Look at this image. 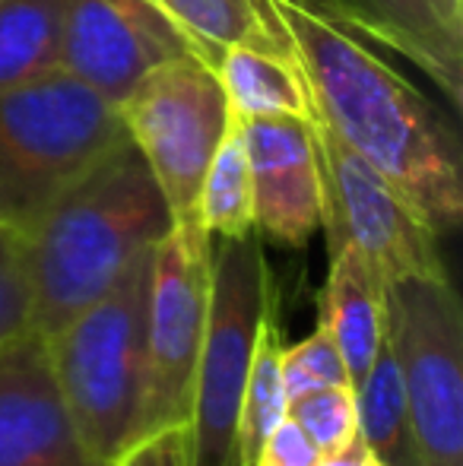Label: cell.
Here are the masks:
<instances>
[{
	"label": "cell",
	"instance_id": "cell-1",
	"mask_svg": "<svg viewBox=\"0 0 463 466\" xmlns=\"http://www.w3.org/2000/svg\"><path fill=\"white\" fill-rule=\"evenodd\" d=\"M292 45L317 117L362 156L435 235L463 219L458 130L343 19L298 0H267Z\"/></svg>",
	"mask_w": 463,
	"mask_h": 466
},
{
	"label": "cell",
	"instance_id": "cell-2",
	"mask_svg": "<svg viewBox=\"0 0 463 466\" xmlns=\"http://www.w3.org/2000/svg\"><path fill=\"white\" fill-rule=\"evenodd\" d=\"M175 226L130 140L108 149L23 232L32 333L48 337L89 308Z\"/></svg>",
	"mask_w": 463,
	"mask_h": 466
},
{
	"label": "cell",
	"instance_id": "cell-3",
	"mask_svg": "<svg viewBox=\"0 0 463 466\" xmlns=\"http://www.w3.org/2000/svg\"><path fill=\"white\" fill-rule=\"evenodd\" d=\"M153 248L143 251L102 299L83 308L61 330L42 337L51 378L76 431L108 466L140 441L143 429Z\"/></svg>",
	"mask_w": 463,
	"mask_h": 466
},
{
	"label": "cell",
	"instance_id": "cell-4",
	"mask_svg": "<svg viewBox=\"0 0 463 466\" xmlns=\"http://www.w3.org/2000/svg\"><path fill=\"white\" fill-rule=\"evenodd\" d=\"M121 140L117 105L61 67L0 93V222L25 232Z\"/></svg>",
	"mask_w": 463,
	"mask_h": 466
},
{
	"label": "cell",
	"instance_id": "cell-5",
	"mask_svg": "<svg viewBox=\"0 0 463 466\" xmlns=\"http://www.w3.org/2000/svg\"><path fill=\"white\" fill-rule=\"evenodd\" d=\"M277 305L260 235L216 238L213 299L194 374L191 416L181 431L185 466H238L235 435L260 320Z\"/></svg>",
	"mask_w": 463,
	"mask_h": 466
},
{
	"label": "cell",
	"instance_id": "cell-6",
	"mask_svg": "<svg viewBox=\"0 0 463 466\" xmlns=\"http://www.w3.org/2000/svg\"><path fill=\"white\" fill-rule=\"evenodd\" d=\"M384 333L407 397L419 466H463V311L451 277L384 286Z\"/></svg>",
	"mask_w": 463,
	"mask_h": 466
},
{
	"label": "cell",
	"instance_id": "cell-7",
	"mask_svg": "<svg viewBox=\"0 0 463 466\" xmlns=\"http://www.w3.org/2000/svg\"><path fill=\"white\" fill-rule=\"evenodd\" d=\"M216 238L178 219L153 248L146 299V397L140 438L185 431L213 299Z\"/></svg>",
	"mask_w": 463,
	"mask_h": 466
},
{
	"label": "cell",
	"instance_id": "cell-8",
	"mask_svg": "<svg viewBox=\"0 0 463 466\" xmlns=\"http://www.w3.org/2000/svg\"><path fill=\"white\" fill-rule=\"evenodd\" d=\"M117 115L175 222L197 219L200 181L232 121L216 70L197 55L162 61L130 89Z\"/></svg>",
	"mask_w": 463,
	"mask_h": 466
},
{
	"label": "cell",
	"instance_id": "cell-9",
	"mask_svg": "<svg viewBox=\"0 0 463 466\" xmlns=\"http://www.w3.org/2000/svg\"><path fill=\"white\" fill-rule=\"evenodd\" d=\"M321 162L324 219L330 251L352 248L375 277H445L438 235L362 156H356L321 117L311 121Z\"/></svg>",
	"mask_w": 463,
	"mask_h": 466
},
{
	"label": "cell",
	"instance_id": "cell-10",
	"mask_svg": "<svg viewBox=\"0 0 463 466\" xmlns=\"http://www.w3.org/2000/svg\"><path fill=\"white\" fill-rule=\"evenodd\" d=\"M194 55L153 0H64L57 67L112 105L162 61Z\"/></svg>",
	"mask_w": 463,
	"mask_h": 466
},
{
	"label": "cell",
	"instance_id": "cell-11",
	"mask_svg": "<svg viewBox=\"0 0 463 466\" xmlns=\"http://www.w3.org/2000/svg\"><path fill=\"white\" fill-rule=\"evenodd\" d=\"M245 140L254 194V232L302 248L321 228L324 187L311 121L235 117Z\"/></svg>",
	"mask_w": 463,
	"mask_h": 466
},
{
	"label": "cell",
	"instance_id": "cell-12",
	"mask_svg": "<svg viewBox=\"0 0 463 466\" xmlns=\"http://www.w3.org/2000/svg\"><path fill=\"white\" fill-rule=\"evenodd\" d=\"M0 466H108L76 431L42 337L0 350Z\"/></svg>",
	"mask_w": 463,
	"mask_h": 466
},
{
	"label": "cell",
	"instance_id": "cell-13",
	"mask_svg": "<svg viewBox=\"0 0 463 466\" xmlns=\"http://www.w3.org/2000/svg\"><path fill=\"white\" fill-rule=\"evenodd\" d=\"M321 13L413 61L460 108L463 0H321Z\"/></svg>",
	"mask_w": 463,
	"mask_h": 466
},
{
	"label": "cell",
	"instance_id": "cell-14",
	"mask_svg": "<svg viewBox=\"0 0 463 466\" xmlns=\"http://www.w3.org/2000/svg\"><path fill=\"white\" fill-rule=\"evenodd\" d=\"M213 70L232 117H298V121L317 117L308 80L292 55L286 32L279 38L229 45Z\"/></svg>",
	"mask_w": 463,
	"mask_h": 466
},
{
	"label": "cell",
	"instance_id": "cell-15",
	"mask_svg": "<svg viewBox=\"0 0 463 466\" xmlns=\"http://www.w3.org/2000/svg\"><path fill=\"white\" fill-rule=\"evenodd\" d=\"M317 324L337 343L356 390L384 339V282L352 248L330 251V270L317 295Z\"/></svg>",
	"mask_w": 463,
	"mask_h": 466
},
{
	"label": "cell",
	"instance_id": "cell-16",
	"mask_svg": "<svg viewBox=\"0 0 463 466\" xmlns=\"http://www.w3.org/2000/svg\"><path fill=\"white\" fill-rule=\"evenodd\" d=\"M153 4L187 38L194 55L210 67H216L219 55L235 42L283 35L267 0H153Z\"/></svg>",
	"mask_w": 463,
	"mask_h": 466
},
{
	"label": "cell",
	"instance_id": "cell-17",
	"mask_svg": "<svg viewBox=\"0 0 463 466\" xmlns=\"http://www.w3.org/2000/svg\"><path fill=\"white\" fill-rule=\"evenodd\" d=\"M356 410L358 435L377 461L384 466H419L407 397H403V384L400 374H397L388 333H384L381 346L371 359L368 374L356 387Z\"/></svg>",
	"mask_w": 463,
	"mask_h": 466
},
{
	"label": "cell",
	"instance_id": "cell-18",
	"mask_svg": "<svg viewBox=\"0 0 463 466\" xmlns=\"http://www.w3.org/2000/svg\"><path fill=\"white\" fill-rule=\"evenodd\" d=\"M279 352H283V330H279L277 305H273L260 320L245 378V393H241L238 435H235L238 466H254L264 441L289 416V400H286L283 371H279Z\"/></svg>",
	"mask_w": 463,
	"mask_h": 466
},
{
	"label": "cell",
	"instance_id": "cell-19",
	"mask_svg": "<svg viewBox=\"0 0 463 466\" xmlns=\"http://www.w3.org/2000/svg\"><path fill=\"white\" fill-rule=\"evenodd\" d=\"M64 0H0V93L57 67Z\"/></svg>",
	"mask_w": 463,
	"mask_h": 466
},
{
	"label": "cell",
	"instance_id": "cell-20",
	"mask_svg": "<svg viewBox=\"0 0 463 466\" xmlns=\"http://www.w3.org/2000/svg\"><path fill=\"white\" fill-rule=\"evenodd\" d=\"M194 216L213 238H241L254 232L251 168H247L245 140H241L235 117L206 166Z\"/></svg>",
	"mask_w": 463,
	"mask_h": 466
},
{
	"label": "cell",
	"instance_id": "cell-21",
	"mask_svg": "<svg viewBox=\"0 0 463 466\" xmlns=\"http://www.w3.org/2000/svg\"><path fill=\"white\" fill-rule=\"evenodd\" d=\"M289 419L317 451L334 454L358 435V410L352 387H321L289 403Z\"/></svg>",
	"mask_w": 463,
	"mask_h": 466
},
{
	"label": "cell",
	"instance_id": "cell-22",
	"mask_svg": "<svg viewBox=\"0 0 463 466\" xmlns=\"http://www.w3.org/2000/svg\"><path fill=\"white\" fill-rule=\"evenodd\" d=\"M279 371H283V390L289 403L311 390H321V387H352L347 362L321 324L296 346L283 343Z\"/></svg>",
	"mask_w": 463,
	"mask_h": 466
},
{
	"label": "cell",
	"instance_id": "cell-23",
	"mask_svg": "<svg viewBox=\"0 0 463 466\" xmlns=\"http://www.w3.org/2000/svg\"><path fill=\"white\" fill-rule=\"evenodd\" d=\"M32 333V286L23 232L0 222V350Z\"/></svg>",
	"mask_w": 463,
	"mask_h": 466
},
{
	"label": "cell",
	"instance_id": "cell-24",
	"mask_svg": "<svg viewBox=\"0 0 463 466\" xmlns=\"http://www.w3.org/2000/svg\"><path fill=\"white\" fill-rule=\"evenodd\" d=\"M321 461V451L311 444V438L292 422L289 416L273 429V435L264 441L254 466H315Z\"/></svg>",
	"mask_w": 463,
	"mask_h": 466
},
{
	"label": "cell",
	"instance_id": "cell-25",
	"mask_svg": "<svg viewBox=\"0 0 463 466\" xmlns=\"http://www.w3.org/2000/svg\"><path fill=\"white\" fill-rule=\"evenodd\" d=\"M168 441H172V431L168 435L140 438L112 466H168Z\"/></svg>",
	"mask_w": 463,
	"mask_h": 466
},
{
	"label": "cell",
	"instance_id": "cell-26",
	"mask_svg": "<svg viewBox=\"0 0 463 466\" xmlns=\"http://www.w3.org/2000/svg\"><path fill=\"white\" fill-rule=\"evenodd\" d=\"M315 466H384L375 454L368 451V444L362 441V435H356L349 444H343L334 454H324Z\"/></svg>",
	"mask_w": 463,
	"mask_h": 466
},
{
	"label": "cell",
	"instance_id": "cell-27",
	"mask_svg": "<svg viewBox=\"0 0 463 466\" xmlns=\"http://www.w3.org/2000/svg\"><path fill=\"white\" fill-rule=\"evenodd\" d=\"M168 466H185V454H181V431H172V441H168Z\"/></svg>",
	"mask_w": 463,
	"mask_h": 466
},
{
	"label": "cell",
	"instance_id": "cell-28",
	"mask_svg": "<svg viewBox=\"0 0 463 466\" xmlns=\"http://www.w3.org/2000/svg\"><path fill=\"white\" fill-rule=\"evenodd\" d=\"M298 4H305V6H315V10H321V0H298Z\"/></svg>",
	"mask_w": 463,
	"mask_h": 466
}]
</instances>
